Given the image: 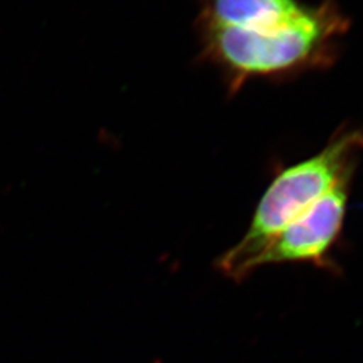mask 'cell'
<instances>
[{"mask_svg":"<svg viewBox=\"0 0 363 363\" xmlns=\"http://www.w3.org/2000/svg\"><path fill=\"white\" fill-rule=\"evenodd\" d=\"M202 64L218 70L232 97L252 81L286 82L335 65L351 18L320 0L298 18L249 28L194 25Z\"/></svg>","mask_w":363,"mask_h":363,"instance_id":"6da1fadb","label":"cell"},{"mask_svg":"<svg viewBox=\"0 0 363 363\" xmlns=\"http://www.w3.org/2000/svg\"><path fill=\"white\" fill-rule=\"evenodd\" d=\"M362 154V128L345 124L320 151L279 171L261 195L242 238L217 259L218 271L234 281L247 279L252 262L276 234L343 178L355 175Z\"/></svg>","mask_w":363,"mask_h":363,"instance_id":"7a4b0ae2","label":"cell"},{"mask_svg":"<svg viewBox=\"0 0 363 363\" xmlns=\"http://www.w3.org/2000/svg\"><path fill=\"white\" fill-rule=\"evenodd\" d=\"M354 177L343 178L311 208L276 234L252 262V272L261 267L279 264H312L331 271L335 267L331 253L343 230Z\"/></svg>","mask_w":363,"mask_h":363,"instance_id":"3957f363","label":"cell"},{"mask_svg":"<svg viewBox=\"0 0 363 363\" xmlns=\"http://www.w3.org/2000/svg\"><path fill=\"white\" fill-rule=\"evenodd\" d=\"M194 25L247 27L284 22L298 18L311 3L303 0H196Z\"/></svg>","mask_w":363,"mask_h":363,"instance_id":"277c9868","label":"cell"}]
</instances>
